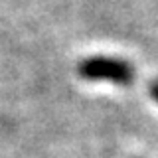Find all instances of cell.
Returning <instances> with one entry per match:
<instances>
[{
  "label": "cell",
  "instance_id": "cell-1",
  "mask_svg": "<svg viewBox=\"0 0 158 158\" xmlns=\"http://www.w3.org/2000/svg\"><path fill=\"white\" fill-rule=\"evenodd\" d=\"M77 73L85 81H109L121 87H128L135 83V67L125 59L93 56L79 61Z\"/></svg>",
  "mask_w": 158,
  "mask_h": 158
},
{
  "label": "cell",
  "instance_id": "cell-2",
  "mask_svg": "<svg viewBox=\"0 0 158 158\" xmlns=\"http://www.w3.org/2000/svg\"><path fill=\"white\" fill-rule=\"evenodd\" d=\"M148 93H150V97L158 103V81H152V83H150V87H148Z\"/></svg>",
  "mask_w": 158,
  "mask_h": 158
}]
</instances>
